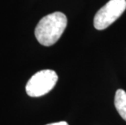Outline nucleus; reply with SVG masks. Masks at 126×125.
Masks as SVG:
<instances>
[{
    "label": "nucleus",
    "instance_id": "nucleus-4",
    "mask_svg": "<svg viewBox=\"0 0 126 125\" xmlns=\"http://www.w3.org/2000/svg\"><path fill=\"white\" fill-rule=\"evenodd\" d=\"M114 103L118 113L126 121V92L125 90L118 89L116 92Z\"/></svg>",
    "mask_w": 126,
    "mask_h": 125
},
{
    "label": "nucleus",
    "instance_id": "nucleus-1",
    "mask_svg": "<svg viewBox=\"0 0 126 125\" xmlns=\"http://www.w3.org/2000/svg\"><path fill=\"white\" fill-rule=\"evenodd\" d=\"M67 25L68 20L63 13H50L42 18L37 25L34 31L35 37L42 46H50L60 38Z\"/></svg>",
    "mask_w": 126,
    "mask_h": 125
},
{
    "label": "nucleus",
    "instance_id": "nucleus-3",
    "mask_svg": "<svg viewBox=\"0 0 126 125\" xmlns=\"http://www.w3.org/2000/svg\"><path fill=\"white\" fill-rule=\"evenodd\" d=\"M126 10V0H110L100 8L94 18V25L103 30L113 24Z\"/></svg>",
    "mask_w": 126,
    "mask_h": 125
},
{
    "label": "nucleus",
    "instance_id": "nucleus-5",
    "mask_svg": "<svg viewBox=\"0 0 126 125\" xmlns=\"http://www.w3.org/2000/svg\"><path fill=\"white\" fill-rule=\"evenodd\" d=\"M47 125H68V124L65 121H60V122H57V123H52Z\"/></svg>",
    "mask_w": 126,
    "mask_h": 125
},
{
    "label": "nucleus",
    "instance_id": "nucleus-2",
    "mask_svg": "<svg viewBox=\"0 0 126 125\" xmlns=\"http://www.w3.org/2000/svg\"><path fill=\"white\" fill-rule=\"evenodd\" d=\"M58 76L55 71L46 69L37 71L29 80L25 89L29 96L41 97L49 93L55 87Z\"/></svg>",
    "mask_w": 126,
    "mask_h": 125
}]
</instances>
